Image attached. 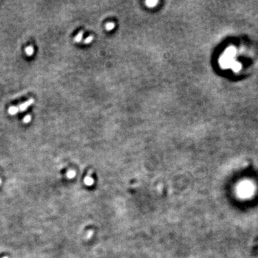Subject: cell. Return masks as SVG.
<instances>
[{"label":"cell","instance_id":"cell-1","mask_svg":"<svg viewBox=\"0 0 258 258\" xmlns=\"http://www.w3.org/2000/svg\"><path fill=\"white\" fill-rule=\"evenodd\" d=\"M236 49L233 47L229 48L221 57L220 61H219L221 65H222L223 67H232L235 71L240 70V68L241 67L240 65L234 64V62L233 60V57H234Z\"/></svg>","mask_w":258,"mask_h":258},{"label":"cell","instance_id":"cell-2","mask_svg":"<svg viewBox=\"0 0 258 258\" xmlns=\"http://www.w3.org/2000/svg\"><path fill=\"white\" fill-rule=\"evenodd\" d=\"M33 103H34V99L33 98L29 99L28 100L25 101L24 103H22V104L19 106V108H19V110L21 111V112H23V111L27 110V108H28L29 106H31Z\"/></svg>","mask_w":258,"mask_h":258},{"label":"cell","instance_id":"cell-3","mask_svg":"<svg viewBox=\"0 0 258 258\" xmlns=\"http://www.w3.org/2000/svg\"><path fill=\"white\" fill-rule=\"evenodd\" d=\"M19 111V108L16 106H11L8 109V113L10 115H15L16 113H17V112Z\"/></svg>","mask_w":258,"mask_h":258},{"label":"cell","instance_id":"cell-4","mask_svg":"<svg viewBox=\"0 0 258 258\" xmlns=\"http://www.w3.org/2000/svg\"><path fill=\"white\" fill-rule=\"evenodd\" d=\"M25 52L27 54V55L28 56H31L32 55L33 52H34V49L32 46H28L25 48Z\"/></svg>","mask_w":258,"mask_h":258},{"label":"cell","instance_id":"cell-5","mask_svg":"<svg viewBox=\"0 0 258 258\" xmlns=\"http://www.w3.org/2000/svg\"><path fill=\"white\" fill-rule=\"evenodd\" d=\"M157 3H158L157 1H148V2H146V5L149 7H154L157 5Z\"/></svg>","mask_w":258,"mask_h":258},{"label":"cell","instance_id":"cell-6","mask_svg":"<svg viewBox=\"0 0 258 258\" xmlns=\"http://www.w3.org/2000/svg\"><path fill=\"white\" fill-rule=\"evenodd\" d=\"M31 119H32L31 115H25V116H24V118H23L22 121H23V123H29L30 122V121H31Z\"/></svg>","mask_w":258,"mask_h":258},{"label":"cell","instance_id":"cell-7","mask_svg":"<svg viewBox=\"0 0 258 258\" xmlns=\"http://www.w3.org/2000/svg\"><path fill=\"white\" fill-rule=\"evenodd\" d=\"M82 32H79V33H78V35H77L76 37H75V42H81V39H82Z\"/></svg>","mask_w":258,"mask_h":258},{"label":"cell","instance_id":"cell-8","mask_svg":"<svg viewBox=\"0 0 258 258\" xmlns=\"http://www.w3.org/2000/svg\"><path fill=\"white\" fill-rule=\"evenodd\" d=\"M114 27H115V24H114L113 22H110V23H108V24H106V28L107 30H111L113 29Z\"/></svg>","mask_w":258,"mask_h":258},{"label":"cell","instance_id":"cell-9","mask_svg":"<svg viewBox=\"0 0 258 258\" xmlns=\"http://www.w3.org/2000/svg\"><path fill=\"white\" fill-rule=\"evenodd\" d=\"M92 40H93V37H88V38L85 40V43H89V42H90L91 41H92Z\"/></svg>","mask_w":258,"mask_h":258}]
</instances>
